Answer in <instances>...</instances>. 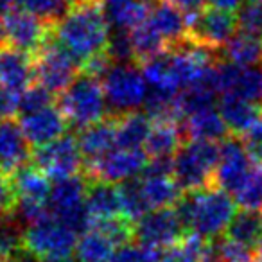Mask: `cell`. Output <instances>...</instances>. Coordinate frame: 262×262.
Instances as JSON below:
<instances>
[{
    "label": "cell",
    "instance_id": "obj_1",
    "mask_svg": "<svg viewBox=\"0 0 262 262\" xmlns=\"http://www.w3.org/2000/svg\"><path fill=\"white\" fill-rule=\"evenodd\" d=\"M52 34L83 67L90 58L106 52L112 27L101 0H76L67 15L52 26Z\"/></svg>",
    "mask_w": 262,
    "mask_h": 262
},
{
    "label": "cell",
    "instance_id": "obj_2",
    "mask_svg": "<svg viewBox=\"0 0 262 262\" xmlns=\"http://www.w3.org/2000/svg\"><path fill=\"white\" fill-rule=\"evenodd\" d=\"M237 203L232 194L210 185L207 189L185 192L176 205L187 232H194L207 239H215L226 228L233 215Z\"/></svg>",
    "mask_w": 262,
    "mask_h": 262
},
{
    "label": "cell",
    "instance_id": "obj_3",
    "mask_svg": "<svg viewBox=\"0 0 262 262\" xmlns=\"http://www.w3.org/2000/svg\"><path fill=\"white\" fill-rule=\"evenodd\" d=\"M77 232L56 215H43L24 228L22 250L40 262H65L76 253Z\"/></svg>",
    "mask_w": 262,
    "mask_h": 262
},
{
    "label": "cell",
    "instance_id": "obj_4",
    "mask_svg": "<svg viewBox=\"0 0 262 262\" xmlns=\"http://www.w3.org/2000/svg\"><path fill=\"white\" fill-rule=\"evenodd\" d=\"M221 146L210 140H187L172 157V176L183 189L192 192L214 185Z\"/></svg>",
    "mask_w": 262,
    "mask_h": 262
},
{
    "label": "cell",
    "instance_id": "obj_5",
    "mask_svg": "<svg viewBox=\"0 0 262 262\" xmlns=\"http://www.w3.org/2000/svg\"><path fill=\"white\" fill-rule=\"evenodd\" d=\"M58 97V106L65 113L69 124L77 129L102 120L108 115L110 108L102 81L90 74L81 72Z\"/></svg>",
    "mask_w": 262,
    "mask_h": 262
},
{
    "label": "cell",
    "instance_id": "obj_6",
    "mask_svg": "<svg viewBox=\"0 0 262 262\" xmlns=\"http://www.w3.org/2000/svg\"><path fill=\"white\" fill-rule=\"evenodd\" d=\"M102 88L108 108L115 117L142 108L149 94V84L144 72L133 63H113L108 74L102 77Z\"/></svg>",
    "mask_w": 262,
    "mask_h": 262
},
{
    "label": "cell",
    "instance_id": "obj_7",
    "mask_svg": "<svg viewBox=\"0 0 262 262\" xmlns=\"http://www.w3.org/2000/svg\"><path fill=\"white\" fill-rule=\"evenodd\" d=\"M79 63L59 43L51 31L40 51L34 54V79L54 95H59L79 76Z\"/></svg>",
    "mask_w": 262,
    "mask_h": 262
},
{
    "label": "cell",
    "instance_id": "obj_8",
    "mask_svg": "<svg viewBox=\"0 0 262 262\" xmlns=\"http://www.w3.org/2000/svg\"><path fill=\"white\" fill-rule=\"evenodd\" d=\"M239 31L237 16L233 11L219 8H203L189 15V33L187 40L200 47L221 52L228 40Z\"/></svg>",
    "mask_w": 262,
    "mask_h": 262
},
{
    "label": "cell",
    "instance_id": "obj_9",
    "mask_svg": "<svg viewBox=\"0 0 262 262\" xmlns=\"http://www.w3.org/2000/svg\"><path fill=\"white\" fill-rule=\"evenodd\" d=\"M52 27L27 9H15L0 15V43L36 54L51 36Z\"/></svg>",
    "mask_w": 262,
    "mask_h": 262
},
{
    "label": "cell",
    "instance_id": "obj_10",
    "mask_svg": "<svg viewBox=\"0 0 262 262\" xmlns=\"http://www.w3.org/2000/svg\"><path fill=\"white\" fill-rule=\"evenodd\" d=\"M149 162L146 149L113 147L104 157L84 164V174L88 180H104L112 183H122L126 180L142 174Z\"/></svg>",
    "mask_w": 262,
    "mask_h": 262
},
{
    "label": "cell",
    "instance_id": "obj_11",
    "mask_svg": "<svg viewBox=\"0 0 262 262\" xmlns=\"http://www.w3.org/2000/svg\"><path fill=\"white\" fill-rule=\"evenodd\" d=\"M33 164L52 180L79 174L84 171V157L77 139L72 135H63L52 142L40 146L33 151Z\"/></svg>",
    "mask_w": 262,
    "mask_h": 262
},
{
    "label": "cell",
    "instance_id": "obj_12",
    "mask_svg": "<svg viewBox=\"0 0 262 262\" xmlns=\"http://www.w3.org/2000/svg\"><path fill=\"white\" fill-rule=\"evenodd\" d=\"M187 228L176 207L155 208L135 223V237L153 248H172L183 241Z\"/></svg>",
    "mask_w": 262,
    "mask_h": 262
},
{
    "label": "cell",
    "instance_id": "obj_13",
    "mask_svg": "<svg viewBox=\"0 0 262 262\" xmlns=\"http://www.w3.org/2000/svg\"><path fill=\"white\" fill-rule=\"evenodd\" d=\"M212 77L221 95L235 94L255 102L262 101V65L243 67L221 59L215 63Z\"/></svg>",
    "mask_w": 262,
    "mask_h": 262
},
{
    "label": "cell",
    "instance_id": "obj_14",
    "mask_svg": "<svg viewBox=\"0 0 262 262\" xmlns=\"http://www.w3.org/2000/svg\"><path fill=\"white\" fill-rule=\"evenodd\" d=\"M253 167L255 164L251 162L243 140L228 137L221 144V155L214 172V185L233 196Z\"/></svg>",
    "mask_w": 262,
    "mask_h": 262
},
{
    "label": "cell",
    "instance_id": "obj_15",
    "mask_svg": "<svg viewBox=\"0 0 262 262\" xmlns=\"http://www.w3.org/2000/svg\"><path fill=\"white\" fill-rule=\"evenodd\" d=\"M18 122L31 147L45 146V144L59 139L65 135L67 127L70 126L65 113L58 104L45 106V108L31 113H22Z\"/></svg>",
    "mask_w": 262,
    "mask_h": 262
},
{
    "label": "cell",
    "instance_id": "obj_16",
    "mask_svg": "<svg viewBox=\"0 0 262 262\" xmlns=\"http://www.w3.org/2000/svg\"><path fill=\"white\" fill-rule=\"evenodd\" d=\"M13 192H15L16 203H29L49 207L52 183L51 176H47L38 165L24 164L13 172H9Z\"/></svg>",
    "mask_w": 262,
    "mask_h": 262
},
{
    "label": "cell",
    "instance_id": "obj_17",
    "mask_svg": "<svg viewBox=\"0 0 262 262\" xmlns=\"http://www.w3.org/2000/svg\"><path fill=\"white\" fill-rule=\"evenodd\" d=\"M34 81V58L29 52L0 43V84L22 94Z\"/></svg>",
    "mask_w": 262,
    "mask_h": 262
},
{
    "label": "cell",
    "instance_id": "obj_18",
    "mask_svg": "<svg viewBox=\"0 0 262 262\" xmlns=\"http://www.w3.org/2000/svg\"><path fill=\"white\" fill-rule=\"evenodd\" d=\"M76 139L84 157V164L104 157L117 147V117H104L90 126L81 127Z\"/></svg>",
    "mask_w": 262,
    "mask_h": 262
},
{
    "label": "cell",
    "instance_id": "obj_19",
    "mask_svg": "<svg viewBox=\"0 0 262 262\" xmlns=\"http://www.w3.org/2000/svg\"><path fill=\"white\" fill-rule=\"evenodd\" d=\"M31 157V144L27 142L20 122L13 119L0 120V169L9 174L27 164Z\"/></svg>",
    "mask_w": 262,
    "mask_h": 262
},
{
    "label": "cell",
    "instance_id": "obj_20",
    "mask_svg": "<svg viewBox=\"0 0 262 262\" xmlns=\"http://www.w3.org/2000/svg\"><path fill=\"white\" fill-rule=\"evenodd\" d=\"M157 31L165 38L169 49L178 47L187 41L189 33V15L183 9L176 8L167 0H157L149 11V16Z\"/></svg>",
    "mask_w": 262,
    "mask_h": 262
},
{
    "label": "cell",
    "instance_id": "obj_21",
    "mask_svg": "<svg viewBox=\"0 0 262 262\" xmlns=\"http://www.w3.org/2000/svg\"><path fill=\"white\" fill-rule=\"evenodd\" d=\"M182 129L187 140H210L223 142L230 137V129L219 113L217 106L200 110L196 113L183 117Z\"/></svg>",
    "mask_w": 262,
    "mask_h": 262
},
{
    "label": "cell",
    "instance_id": "obj_22",
    "mask_svg": "<svg viewBox=\"0 0 262 262\" xmlns=\"http://www.w3.org/2000/svg\"><path fill=\"white\" fill-rule=\"evenodd\" d=\"M217 110L225 119L232 135H244L260 117L262 108L258 102L250 101L235 94H225L217 101Z\"/></svg>",
    "mask_w": 262,
    "mask_h": 262
},
{
    "label": "cell",
    "instance_id": "obj_23",
    "mask_svg": "<svg viewBox=\"0 0 262 262\" xmlns=\"http://www.w3.org/2000/svg\"><path fill=\"white\" fill-rule=\"evenodd\" d=\"M86 210L92 217V223L124 215L119 183L90 180L86 190Z\"/></svg>",
    "mask_w": 262,
    "mask_h": 262
},
{
    "label": "cell",
    "instance_id": "obj_24",
    "mask_svg": "<svg viewBox=\"0 0 262 262\" xmlns=\"http://www.w3.org/2000/svg\"><path fill=\"white\" fill-rule=\"evenodd\" d=\"M142 190L151 210L155 208L176 207L183 196V189L178 185L172 174H155V172H142Z\"/></svg>",
    "mask_w": 262,
    "mask_h": 262
},
{
    "label": "cell",
    "instance_id": "obj_25",
    "mask_svg": "<svg viewBox=\"0 0 262 262\" xmlns=\"http://www.w3.org/2000/svg\"><path fill=\"white\" fill-rule=\"evenodd\" d=\"M153 129V119L147 113L129 112L117 117V146L142 149Z\"/></svg>",
    "mask_w": 262,
    "mask_h": 262
},
{
    "label": "cell",
    "instance_id": "obj_26",
    "mask_svg": "<svg viewBox=\"0 0 262 262\" xmlns=\"http://www.w3.org/2000/svg\"><path fill=\"white\" fill-rule=\"evenodd\" d=\"M221 56L225 61L235 63V65H262V38L239 31L221 49Z\"/></svg>",
    "mask_w": 262,
    "mask_h": 262
},
{
    "label": "cell",
    "instance_id": "obj_27",
    "mask_svg": "<svg viewBox=\"0 0 262 262\" xmlns=\"http://www.w3.org/2000/svg\"><path fill=\"white\" fill-rule=\"evenodd\" d=\"M183 139L185 135H183L182 124L178 126V122H172V120L157 122L146 142V153L149 155V158L174 157L176 151L182 147Z\"/></svg>",
    "mask_w": 262,
    "mask_h": 262
},
{
    "label": "cell",
    "instance_id": "obj_28",
    "mask_svg": "<svg viewBox=\"0 0 262 262\" xmlns=\"http://www.w3.org/2000/svg\"><path fill=\"white\" fill-rule=\"evenodd\" d=\"M117 244L106 233L97 228H90L77 239V262H112Z\"/></svg>",
    "mask_w": 262,
    "mask_h": 262
},
{
    "label": "cell",
    "instance_id": "obj_29",
    "mask_svg": "<svg viewBox=\"0 0 262 262\" xmlns=\"http://www.w3.org/2000/svg\"><path fill=\"white\" fill-rule=\"evenodd\" d=\"M131 41H133V49H135V56L139 61H146V59L158 56L169 49L165 38L157 31V27L151 24L149 18L140 22L137 27L129 31Z\"/></svg>",
    "mask_w": 262,
    "mask_h": 262
},
{
    "label": "cell",
    "instance_id": "obj_30",
    "mask_svg": "<svg viewBox=\"0 0 262 262\" xmlns=\"http://www.w3.org/2000/svg\"><path fill=\"white\" fill-rule=\"evenodd\" d=\"M226 237L239 243L257 246L262 239V210L241 208L226 228Z\"/></svg>",
    "mask_w": 262,
    "mask_h": 262
},
{
    "label": "cell",
    "instance_id": "obj_31",
    "mask_svg": "<svg viewBox=\"0 0 262 262\" xmlns=\"http://www.w3.org/2000/svg\"><path fill=\"white\" fill-rule=\"evenodd\" d=\"M119 190H120V201H122V214L129 221L137 223L144 214H147L151 210L146 198H144L140 178H131L119 183Z\"/></svg>",
    "mask_w": 262,
    "mask_h": 262
},
{
    "label": "cell",
    "instance_id": "obj_32",
    "mask_svg": "<svg viewBox=\"0 0 262 262\" xmlns=\"http://www.w3.org/2000/svg\"><path fill=\"white\" fill-rule=\"evenodd\" d=\"M237 207L246 210H262V167L255 165L248 178L233 192Z\"/></svg>",
    "mask_w": 262,
    "mask_h": 262
},
{
    "label": "cell",
    "instance_id": "obj_33",
    "mask_svg": "<svg viewBox=\"0 0 262 262\" xmlns=\"http://www.w3.org/2000/svg\"><path fill=\"white\" fill-rule=\"evenodd\" d=\"M215 251H217V262H258L257 248L233 241L230 237L226 239L215 237Z\"/></svg>",
    "mask_w": 262,
    "mask_h": 262
},
{
    "label": "cell",
    "instance_id": "obj_34",
    "mask_svg": "<svg viewBox=\"0 0 262 262\" xmlns=\"http://www.w3.org/2000/svg\"><path fill=\"white\" fill-rule=\"evenodd\" d=\"M70 6H72L70 0H24V8L40 16L51 27L67 15Z\"/></svg>",
    "mask_w": 262,
    "mask_h": 262
},
{
    "label": "cell",
    "instance_id": "obj_35",
    "mask_svg": "<svg viewBox=\"0 0 262 262\" xmlns=\"http://www.w3.org/2000/svg\"><path fill=\"white\" fill-rule=\"evenodd\" d=\"M106 52L112 58L113 63H133L137 59L133 41H131L129 31L124 29H112L110 41Z\"/></svg>",
    "mask_w": 262,
    "mask_h": 262
},
{
    "label": "cell",
    "instance_id": "obj_36",
    "mask_svg": "<svg viewBox=\"0 0 262 262\" xmlns=\"http://www.w3.org/2000/svg\"><path fill=\"white\" fill-rule=\"evenodd\" d=\"M158 248H153L149 244L144 243H137L133 244L129 243L120 244L119 248L113 253L112 262H158Z\"/></svg>",
    "mask_w": 262,
    "mask_h": 262
},
{
    "label": "cell",
    "instance_id": "obj_37",
    "mask_svg": "<svg viewBox=\"0 0 262 262\" xmlns=\"http://www.w3.org/2000/svg\"><path fill=\"white\" fill-rule=\"evenodd\" d=\"M237 27L241 33L253 34V36L262 38V2L250 0L243 4L235 13Z\"/></svg>",
    "mask_w": 262,
    "mask_h": 262
},
{
    "label": "cell",
    "instance_id": "obj_38",
    "mask_svg": "<svg viewBox=\"0 0 262 262\" xmlns=\"http://www.w3.org/2000/svg\"><path fill=\"white\" fill-rule=\"evenodd\" d=\"M52 97H54V94L49 92L45 86H41L40 83L31 84L27 90H24L20 94V115L22 113L36 112V110H41L45 106L54 104Z\"/></svg>",
    "mask_w": 262,
    "mask_h": 262
},
{
    "label": "cell",
    "instance_id": "obj_39",
    "mask_svg": "<svg viewBox=\"0 0 262 262\" xmlns=\"http://www.w3.org/2000/svg\"><path fill=\"white\" fill-rule=\"evenodd\" d=\"M243 144L250 155L251 162L262 167V113L257 119V122L243 135Z\"/></svg>",
    "mask_w": 262,
    "mask_h": 262
},
{
    "label": "cell",
    "instance_id": "obj_40",
    "mask_svg": "<svg viewBox=\"0 0 262 262\" xmlns=\"http://www.w3.org/2000/svg\"><path fill=\"white\" fill-rule=\"evenodd\" d=\"M16 207V198L13 192L9 174L0 169V217H9Z\"/></svg>",
    "mask_w": 262,
    "mask_h": 262
},
{
    "label": "cell",
    "instance_id": "obj_41",
    "mask_svg": "<svg viewBox=\"0 0 262 262\" xmlns=\"http://www.w3.org/2000/svg\"><path fill=\"white\" fill-rule=\"evenodd\" d=\"M20 112V94L0 84V120L13 119Z\"/></svg>",
    "mask_w": 262,
    "mask_h": 262
},
{
    "label": "cell",
    "instance_id": "obj_42",
    "mask_svg": "<svg viewBox=\"0 0 262 262\" xmlns=\"http://www.w3.org/2000/svg\"><path fill=\"white\" fill-rule=\"evenodd\" d=\"M158 262H196V260L190 257V253L182 246V243H180L172 248H167V250L158 257Z\"/></svg>",
    "mask_w": 262,
    "mask_h": 262
},
{
    "label": "cell",
    "instance_id": "obj_43",
    "mask_svg": "<svg viewBox=\"0 0 262 262\" xmlns=\"http://www.w3.org/2000/svg\"><path fill=\"white\" fill-rule=\"evenodd\" d=\"M167 2L174 4L176 8L183 9L187 15H190V13H196V11H200V9H203L208 0H167Z\"/></svg>",
    "mask_w": 262,
    "mask_h": 262
},
{
    "label": "cell",
    "instance_id": "obj_44",
    "mask_svg": "<svg viewBox=\"0 0 262 262\" xmlns=\"http://www.w3.org/2000/svg\"><path fill=\"white\" fill-rule=\"evenodd\" d=\"M210 6L214 8H219V9H226V11H235L243 6L244 0H208Z\"/></svg>",
    "mask_w": 262,
    "mask_h": 262
},
{
    "label": "cell",
    "instance_id": "obj_45",
    "mask_svg": "<svg viewBox=\"0 0 262 262\" xmlns=\"http://www.w3.org/2000/svg\"><path fill=\"white\" fill-rule=\"evenodd\" d=\"M20 6H24V0H0V15L20 9Z\"/></svg>",
    "mask_w": 262,
    "mask_h": 262
},
{
    "label": "cell",
    "instance_id": "obj_46",
    "mask_svg": "<svg viewBox=\"0 0 262 262\" xmlns=\"http://www.w3.org/2000/svg\"><path fill=\"white\" fill-rule=\"evenodd\" d=\"M8 262H40L38 258H34L33 255H29V253H26V251H20V253H16L13 258H9Z\"/></svg>",
    "mask_w": 262,
    "mask_h": 262
},
{
    "label": "cell",
    "instance_id": "obj_47",
    "mask_svg": "<svg viewBox=\"0 0 262 262\" xmlns=\"http://www.w3.org/2000/svg\"><path fill=\"white\" fill-rule=\"evenodd\" d=\"M257 253H258V262H262V239H260V243L257 244Z\"/></svg>",
    "mask_w": 262,
    "mask_h": 262
},
{
    "label": "cell",
    "instance_id": "obj_48",
    "mask_svg": "<svg viewBox=\"0 0 262 262\" xmlns=\"http://www.w3.org/2000/svg\"><path fill=\"white\" fill-rule=\"evenodd\" d=\"M0 262H8V260H6V258L2 257V255H0Z\"/></svg>",
    "mask_w": 262,
    "mask_h": 262
},
{
    "label": "cell",
    "instance_id": "obj_49",
    "mask_svg": "<svg viewBox=\"0 0 262 262\" xmlns=\"http://www.w3.org/2000/svg\"><path fill=\"white\" fill-rule=\"evenodd\" d=\"M255 2H262V0H255Z\"/></svg>",
    "mask_w": 262,
    "mask_h": 262
},
{
    "label": "cell",
    "instance_id": "obj_50",
    "mask_svg": "<svg viewBox=\"0 0 262 262\" xmlns=\"http://www.w3.org/2000/svg\"><path fill=\"white\" fill-rule=\"evenodd\" d=\"M70 2H76V0H70Z\"/></svg>",
    "mask_w": 262,
    "mask_h": 262
},
{
    "label": "cell",
    "instance_id": "obj_51",
    "mask_svg": "<svg viewBox=\"0 0 262 262\" xmlns=\"http://www.w3.org/2000/svg\"><path fill=\"white\" fill-rule=\"evenodd\" d=\"M65 262H70V260H65Z\"/></svg>",
    "mask_w": 262,
    "mask_h": 262
}]
</instances>
